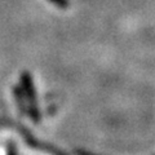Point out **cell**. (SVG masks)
<instances>
[{
  "label": "cell",
  "mask_w": 155,
  "mask_h": 155,
  "mask_svg": "<svg viewBox=\"0 0 155 155\" xmlns=\"http://www.w3.org/2000/svg\"><path fill=\"white\" fill-rule=\"evenodd\" d=\"M49 2L53 3L57 7H60V8H67L69 7V2H67V0H49Z\"/></svg>",
  "instance_id": "obj_1"
}]
</instances>
